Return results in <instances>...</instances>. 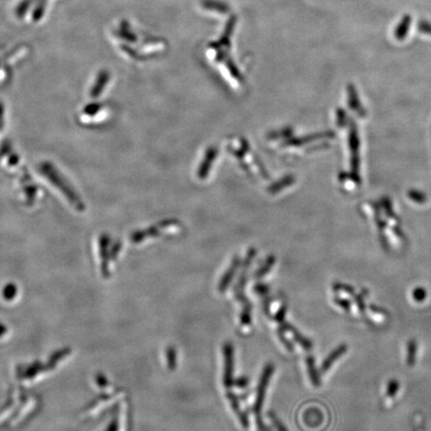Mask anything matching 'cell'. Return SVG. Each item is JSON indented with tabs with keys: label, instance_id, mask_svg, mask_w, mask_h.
Here are the masks:
<instances>
[{
	"label": "cell",
	"instance_id": "1",
	"mask_svg": "<svg viewBox=\"0 0 431 431\" xmlns=\"http://www.w3.org/2000/svg\"><path fill=\"white\" fill-rule=\"evenodd\" d=\"M275 366L274 364H269L263 368L262 377H261L260 382H259L258 389H257L256 401L253 410L256 417L261 416V412H262L263 401H265L266 391H267L268 385L270 377H272L273 373H274Z\"/></svg>",
	"mask_w": 431,
	"mask_h": 431
},
{
	"label": "cell",
	"instance_id": "2",
	"mask_svg": "<svg viewBox=\"0 0 431 431\" xmlns=\"http://www.w3.org/2000/svg\"><path fill=\"white\" fill-rule=\"evenodd\" d=\"M223 352L225 357L224 385L227 389H229L234 384V347L229 341L225 343Z\"/></svg>",
	"mask_w": 431,
	"mask_h": 431
},
{
	"label": "cell",
	"instance_id": "3",
	"mask_svg": "<svg viewBox=\"0 0 431 431\" xmlns=\"http://www.w3.org/2000/svg\"><path fill=\"white\" fill-rule=\"evenodd\" d=\"M286 311V306H283L279 309L276 315L277 322L281 325V327H283L284 330L292 332L293 339H295L302 348L308 350H311V348H313V343H311L308 339L304 338L297 330L293 329L292 325L285 322Z\"/></svg>",
	"mask_w": 431,
	"mask_h": 431
},
{
	"label": "cell",
	"instance_id": "4",
	"mask_svg": "<svg viewBox=\"0 0 431 431\" xmlns=\"http://www.w3.org/2000/svg\"><path fill=\"white\" fill-rule=\"evenodd\" d=\"M227 398L230 401L231 407L233 408L234 412H235V414L239 417L243 428H249V418H247L246 412H243L242 410H241L240 401L238 400L237 396L228 389V391H227Z\"/></svg>",
	"mask_w": 431,
	"mask_h": 431
},
{
	"label": "cell",
	"instance_id": "5",
	"mask_svg": "<svg viewBox=\"0 0 431 431\" xmlns=\"http://www.w3.org/2000/svg\"><path fill=\"white\" fill-rule=\"evenodd\" d=\"M348 352V347L345 345H339L336 350H334V352H332L327 359H325V361L323 362L322 366V371L323 373H325L331 368L332 364L334 361H338L339 357H343V355H345V352Z\"/></svg>",
	"mask_w": 431,
	"mask_h": 431
},
{
	"label": "cell",
	"instance_id": "6",
	"mask_svg": "<svg viewBox=\"0 0 431 431\" xmlns=\"http://www.w3.org/2000/svg\"><path fill=\"white\" fill-rule=\"evenodd\" d=\"M410 25H412V16L405 15L403 16L402 19L400 20L398 26H396V31H394V36H396L398 40H403V39L407 38L408 31L410 29Z\"/></svg>",
	"mask_w": 431,
	"mask_h": 431
},
{
	"label": "cell",
	"instance_id": "7",
	"mask_svg": "<svg viewBox=\"0 0 431 431\" xmlns=\"http://www.w3.org/2000/svg\"><path fill=\"white\" fill-rule=\"evenodd\" d=\"M307 366H308V371L309 378H311V382L315 387H318L320 385V377L318 375V370H316L315 366V359L311 355H309L307 357Z\"/></svg>",
	"mask_w": 431,
	"mask_h": 431
},
{
	"label": "cell",
	"instance_id": "8",
	"mask_svg": "<svg viewBox=\"0 0 431 431\" xmlns=\"http://www.w3.org/2000/svg\"><path fill=\"white\" fill-rule=\"evenodd\" d=\"M167 366L169 371H173L176 370L177 366V350L173 347H169L166 350Z\"/></svg>",
	"mask_w": 431,
	"mask_h": 431
},
{
	"label": "cell",
	"instance_id": "9",
	"mask_svg": "<svg viewBox=\"0 0 431 431\" xmlns=\"http://www.w3.org/2000/svg\"><path fill=\"white\" fill-rule=\"evenodd\" d=\"M407 350V364L408 366H414V362H416L417 352L416 341H410L409 343H408Z\"/></svg>",
	"mask_w": 431,
	"mask_h": 431
},
{
	"label": "cell",
	"instance_id": "10",
	"mask_svg": "<svg viewBox=\"0 0 431 431\" xmlns=\"http://www.w3.org/2000/svg\"><path fill=\"white\" fill-rule=\"evenodd\" d=\"M400 384L398 380H393L389 382V385H387V394L389 398H393L396 393H398V389H400Z\"/></svg>",
	"mask_w": 431,
	"mask_h": 431
},
{
	"label": "cell",
	"instance_id": "11",
	"mask_svg": "<svg viewBox=\"0 0 431 431\" xmlns=\"http://www.w3.org/2000/svg\"><path fill=\"white\" fill-rule=\"evenodd\" d=\"M269 417L272 423H274V426L276 428L277 431H288L283 423L277 418V414H275L274 412H269Z\"/></svg>",
	"mask_w": 431,
	"mask_h": 431
},
{
	"label": "cell",
	"instance_id": "12",
	"mask_svg": "<svg viewBox=\"0 0 431 431\" xmlns=\"http://www.w3.org/2000/svg\"><path fill=\"white\" fill-rule=\"evenodd\" d=\"M277 334H279V339H281V341L282 343H283V345H285V347L288 348V350H290L291 352H293V345L292 343H291V341H288V339L286 338L285 331H284L283 327H279V330H277Z\"/></svg>",
	"mask_w": 431,
	"mask_h": 431
},
{
	"label": "cell",
	"instance_id": "13",
	"mask_svg": "<svg viewBox=\"0 0 431 431\" xmlns=\"http://www.w3.org/2000/svg\"><path fill=\"white\" fill-rule=\"evenodd\" d=\"M417 29H418V31L421 32V33L431 35L430 22H426V20H421V22H418V25H417Z\"/></svg>",
	"mask_w": 431,
	"mask_h": 431
},
{
	"label": "cell",
	"instance_id": "14",
	"mask_svg": "<svg viewBox=\"0 0 431 431\" xmlns=\"http://www.w3.org/2000/svg\"><path fill=\"white\" fill-rule=\"evenodd\" d=\"M426 297H428V295H426L424 288H416L414 293H412V298H414V300L417 302H423V300H425Z\"/></svg>",
	"mask_w": 431,
	"mask_h": 431
},
{
	"label": "cell",
	"instance_id": "15",
	"mask_svg": "<svg viewBox=\"0 0 431 431\" xmlns=\"http://www.w3.org/2000/svg\"><path fill=\"white\" fill-rule=\"evenodd\" d=\"M249 378L247 377H241L237 378L235 384L236 387H240V389H245V387H247V385H249Z\"/></svg>",
	"mask_w": 431,
	"mask_h": 431
},
{
	"label": "cell",
	"instance_id": "16",
	"mask_svg": "<svg viewBox=\"0 0 431 431\" xmlns=\"http://www.w3.org/2000/svg\"><path fill=\"white\" fill-rule=\"evenodd\" d=\"M254 291H256V292L260 295H267V293L269 292V288H268V286L259 285L254 286Z\"/></svg>",
	"mask_w": 431,
	"mask_h": 431
},
{
	"label": "cell",
	"instance_id": "17",
	"mask_svg": "<svg viewBox=\"0 0 431 431\" xmlns=\"http://www.w3.org/2000/svg\"><path fill=\"white\" fill-rule=\"evenodd\" d=\"M336 302L339 304V306H341V308L350 309V302H348V300L336 299Z\"/></svg>",
	"mask_w": 431,
	"mask_h": 431
}]
</instances>
